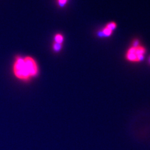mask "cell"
I'll use <instances>...</instances> for the list:
<instances>
[{
  "mask_svg": "<svg viewBox=\"0 0 150 150\" xmlns=\"http://www.w3.org/2000/svg\"><path fill=\"white\" fill-rule=\"evenodd\" d=\"M12 73L18 80L28 81L39 74L38 61L31 56L17 55L12 64Z\"/></svg>",
  "mask_w": 150,
  "mask_h": 150,
  "instance_id": "6da1fadb",
  "label": "cell"
},
{
  "mask_svg": "<svg viewBox=\"0 0 150 150\" xmlns=\"http://www.w3.org/2000/svg\"><path fill=\"white\" fill-rule=\"evenodd\" d=\"M145 53L146 49L141 46L137 47H131L126 53V59L129 62H139L144 59Z\"/></svg>",
  "mask_w": 150,
  "mask_h": 150,
  "instance_id": "7a4b0ae2",
  "label": "cell"
},
{
  "mask_svg": "<svg viewBox=\"0 0 150 150\" xmlns=\"http://www.w3.org/2000/svg\"><path fill=\"white\" fill-rule=\"evenodd\" d=\"M64 36L61 33H57L54 35V42L56 43L63 44L64 41Z\"/></svg>",
  "mask_w": 150,
  "mask_h": 150,
  "instance_id": "3957f363",
  "label": "cell"
},
{
  "mask_svg": "<svg viewBox=\"0 0 150 150\" xmlns=\"http://www.w3.org/2000/svg\"><path fill=\"white\" fill-rule=\"evenodd\" d=\"M63 47V44L61 43H56V42H53L52 43V49L53 50L54 53H59V52Z\"/></svg>",
  "mask_w": 150,
  "mask_h": 150,
  "instance_id": "277c9868",
  "label": "cell"
},
{
  "mask_svg": "<svg viewBox=\"0 0 150 150\" xmlns=\"http://www.w3.org/2000/svg\"><path fill=\"white\" fill-rule=\"evenodd\" d=\"M112 31L109 30L108 28H107L105 27L103 29V30H102L101 33L103 34V36H106V37H108V36H110L112 35Z\"/></svg>",
  "mask_w": 150,
  "mask_h": 150,
  "instance_id": "5b68a950",
  "label": "cell"
},
{
  "mask_svg": "<svg viewBox=\"0 0 150 150\" xmlns=\"http://www.w3.org/2000/svg\"><path fill=\"white\" fill-rule=\"evenodd\" d=\"M116 27H117L116 23L115 22H113L108 23L107 25L106 26V28H108L109 30H111L112 31L116 28Z\"/></svg>",
  "mask_w": 150,
  "mask_h": 150,
  "instance_id": "8992f818",
  "label": "cell"
},
{
  "mask_svg": "<svg viewBox=\"0 0 150 150\" xmlns=\"http://www.w3.org/2000/svg\"><path fill=\"white\" fill-rule=\"evenodd\" d=\"M57 4L59 7H64L68 2L69 0H56Z\"/></svg>",
  "mask_w": 150,
  "mask_h": 150,
  "instance_id": "52a82bcc",
  "label": "cell"
},
{
  "mask_svg": "<svg viewBox=\"0 0 150 150\" xmlns=\"http://www.w3.org/2000/svg\"><path fill=\"white\" fill-rule=\"evenodd\" d=\"M132 47H137L140 46L139 40H137V39H136V40H134V41H133V42H132Z\"/></svg>",
  "mask_w": 150,
  "mask_h": 150,
  "instance_id": "ba28073f",
  "label": "cell"
},
{
  "mask_svg": "<svg viewBox=\"0 0 150 150\" xmlns=\"http://www.w3.org/2000/svg\"></svg>",
  "mask_w": 150,
  "mask_h": 150,
  "instance_id": "9c48e42d",
  "label": "cell"
}]
</instances>
